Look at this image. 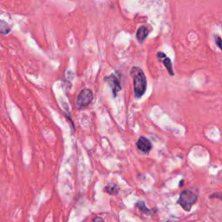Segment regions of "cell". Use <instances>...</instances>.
I'll return each instance as SVG.
<instances>
[{
  "label": "cell",
  "mask_w": 222,
  "mask_h": 222,
  "mask_svg": "<svg viewBox=\"0 0 222 222\" xmlns=\"http://www.w3.org/2000/svg\"><path fill=\"white\" fill-rule=\"evenodd\" d=\"M157 57L159 59L161 60L163 65L165 66V68L167 69V71H168V73L170 75H175V72L173 71V65H172V63H171V60L169 57H168L163 52H158L157 53Z\"/></svg>",
  "instance_id": "obj_6"
},
{
  "label": "cell",
  "mask_w": 222,
  "mask_h": 222,
  "mask_svg": "<svg viewBox=\"0 0 222 222\" xmlns=\"http://www.w3.org/2000/svg\"><path fill=\"white\" fill-rule=\"evenodd\" d=\"M136 146L139 150H141L143 153H149L151 151V149L153 148L151 142L148 140V138L144 137V136H141L137 142H136Z\"/></svg>",
  "instance_id": "obj_5"
},
{
  "label": "cell",
  "mask_w": 222,
  "mask_h": 222,
  "mask_svg": "<svg viewBox=\"0 0 222 222\" xmlns=\"http://www.w3.org/2000/svg\"><path fill=\"white\" fill-rule=\"evenodd\" d=\"M215 41H216V43L217 45L221 48V50H222V39L220 37H215Z\"/></svg>",
  "instance_id": "obj_11"
},
{
  "label": "cell",
  "mask_w": 222,
  "mask_h": 222,
  "mask_svg": "<svg viewBox=\"0 0 222 222\" xmlns=\"http://www.w3.org/2000/svg\"><path fill=\"white\" fill-rule=\"evenodd\" d=\"M0 30H1L2 34H7L10 31V27L4 21H1V29Z\"/></svg>",
  "instance_id": "obj_9"
},
{
  "label": "cell",
  "mask_w": 222,
  "mask_h": 222,
  "mask_svg": "<svg viewBox=\"0 0 222 222\" xmlns=\"http://www.w3.org/2000/svg\"><path fill=\"white\" fill-rule=\"evenodd\" d=\"M93 221H103V220L102 218H95Z\"/></svg>",
  "instance_id": "obj_13"
},
{
  "label": "cell",
  "mask_w": 222,
  "mask_h": 222,
  "mask_svg": "<svg viewBox=\"0 0 222 222\" xmlns=\"http://www.w3.org/2000/svg\"><path fill=\"white\" fill-rule=\"evenodd\" d=\"M136 207H138V209H139L140 211H142V212H143V213H146V212H148V211H149V209L146 207V205H145V203H144L143 201H139V202L136 204Z\"/></svg>",
  "instance_id": "obj_10"
},
{
  "label": "cell",
  "mask_w": 222,
  "mask_h": 222,
  "mask_svg": "<svg viewBox=\"0 0 222 222\" xmlns=\"http://www.w3.org/2000/svg\"><path fill=\"white\" fill-rule=\"evenodd\" d=\"M104 80L110 86L112 92H113V96H114V97H115L116 94L121 89V76H120L119 73L118 72H114L113 74L110 75L109 76H107Z\"/></svg>",
  "instance_id": "obj_4"
},
{
  "label": "cell",
  "mask_w": 222,
  "mask_h": 222,
  "mask_svg": "<svg viewBox=\"0 0 222 222\" xmlns=\"http://www.w3.org/2000/svg\"><path fill=\"white\" fill-rule=\"evenodd\" d=\"M92 100H93V92L89 89H82L77 96L75 100V105L79 109H83L89 106L92 102Z\"/></svg>",
  "instance_id": "obj_3"
},
{
  "label": "cell",
  "mask_w": 222,
  "mask_h": 222,
  "mask_svg": "<svg viewBox=\"0 0 222 222\" xmlns=\"http://www.w3.org/2000/svg\"><path fill=\"white\" fill-rule=\"evenodd\" d=\"M198 199V196L192 192L191 190H184L181 193L179 200L177 201V203L185 210L186 212H189L192 208V207L193 206V204L196 202Z\"/></svg>",
  "instance_id": "obj_2"
},
{
  "label": "cell",
  "mask_w": 222,
  "mask_h": 222,
  "mask_svg": "<svg viewBox=\"0 0 222 222\" xmlns=\"http://www.w3.org/2000/svg\"><path fill=\"white\" fill-rule=\"evenodd\" d=\"M130 75L134 83V95L135 98H141L146 92L147 78L144 72L139 67H133L130 71Z\"/></svg>",
  "instance_id": "obj_1"
},
{
  "label": "cell",
  "mask_w": 222,
  "mask_h": 222,
  "mask_svg": "<svg viewBox=\"0 0 222 222\" xmlns=\"http://www.w3.org/2000/svg\"><path fill=\"white\" fill-rule=\"evenodd\" d=\"M148 33H149V30L148 29V27L146 26H141L136 32V38L140 43H142L145 38L148 37Z\"/></svg>",
  "instance_id": "obj_7"
},
{
  "label": "cell",
  "mask_w": 222,
  "mask_h": 222,
  "mask_svg": "<svg viewBox=\"0 0 222 222\" xmlns=\"http://www.w3.org/2000/svg\"><path fill=\"white\" fill-rule=\"evenodd\" d=\"M211 198H219V199H221L222 200V193H214V194H212L211 195Z\"/></svg>",
  "instance_id": "obj_12"
},
{
  "label": "cell",
  "mask_w": 222,
  "mask_h": 222,
  "mask_svg": "<svg viewBox=\"0 0 222 222\" xmlns=\"http://www.w3.org/2000/svg\"><path fill=\"white\" fill-rule=\"evenodd\" d=\"M104 191L110 195H115L119 193L120 187L115 183H110L104 187Z\"/></svg>",
  "instance_id": "obj_8"
}]
</instances>
